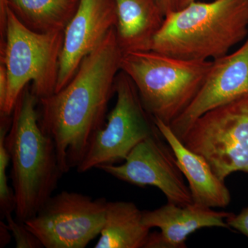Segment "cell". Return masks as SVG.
Listing matches in <instances>:
<instances>
[{"mask_svg": "<svg viewBox=\"0 0 248 248\" xmlns=\"http://www.w3.org/2000/svg\"><path fill=\"white\" fill-rule=\"evenodd\" d=\"M64 32L39 33L26 27L8 7L1 63L6 66L8 89L0 115H12L21 93L32 81L40 100L56 91Z\"/></svg>", "mask_w": 248, "mask_h": 248, "instance_id": "5b68a950", "label": "cell"}, {"mask_svg": "<svg viewBox=\"0 0 248 248\" xmlns=\"http://www.w3.org/2000/svg\"><path fill=\"white\" fill-rule=\"evenodd\" d=\"M123 54L113 28L63 89L38 100L39 122L55 143L63 174L77 169L105 124Z\"/></svg>", "mask_w": 248, "mask_h": 248, "instance_id": "6da1fadb", "label": "cell"}, {"mask_svg": "<svg viewBox=\"0 0 248 248\" xmlns=\"http://www.w3.org/2000/svg\"><path fill=\"white\" fill-rule=\"evenodd\" d=\"M226 222L230 229L232 228L248 238V207L243 209L238 215L232 213L226 218Z\"/></svg>", "mask_w": 248, "mask_h": 248, "instance_id": "d6986e66", "label": "cell"}, {"mask_svg": "<svg viewBox=\"0 0 248 248\" xmlns=\"http://www.w3.org/2000/svg\"><path fill=\"white\" fill-rule=\"evenodd\" d=\"M117 41L124 53L151 50L165 16L157 0H114Z\"/></svg>", "mask_w": 248, "mask_h": 248, "instance_id": "5bb4252c", "label": "cell"}, {"mask_svg": "<svg viewBox=\"0 0 248 248\" xmlns=\"http://www.w3.org/2000/svg\"><path fill=\"white\" fill-rule=\"evenodd\" d=\"M12 116L0 115V212L4 217L16 211V197L9 186L7 169L11 157L6 147V135L11 127Z\"/></svg>", "mask_w": 248, "mask_h": 248, "instance_id": "e0dca14e", "label": "cell"}, {"mask_svg": "<svg viewBox=\"0 0 248 248\" xmlns=\"http://www.w3.org/2000/svg\"><path fill=\"white\" fill-rule=\"evenodd\" d=\"M165 17L182 9V0H157Z\"/></svg>", "mask_w": 248, "mask_h": 248, "instance_id": "44dd1931", "label": "cell"}, {"mask_svg": "<svg viewBox=\"0 0 248 248\" xmlns=\"http://www.w3.org/2000/svg\"><path fill=\"white\" fill-rule=\"evenodd\" d=\"M212 64L151 50L124 53L121 71L133 80L147 112L170 125L200 92Z\"/></svg>", "mask_w": 248, "mask_h": 248, "instance_id": "277c9868", "label": "cell"}, {"mask_svg": "<svg viewBox=\"0 0 248 248\" xmlns=\"http://www.w3.org/2000/svg\"><path fill=\"white\" fill-rule=\"evenodd\" d=\"M13 237L16 241L17 248H44L40 240L26 226L24 223L14 218L12 214L5 217Z\"/></svg>", "mask_w": 248, "mask_h": 248, "instance_id": "ac0fdd59", "label": "cell"}, {"mask_svg": "<svg viewBox=\"0 0 248 248\" xmlns=\"http://www.w3.org/2000/svg\"><path fill=\"white\" fill-rule=\"evenodd\" d=\"M80 0H6L8 7L30 30L39 33L64 32Z\"/></svg>", "mask_w": 248, "mask_h": 248, "instance_id": "2e32d148", "label": "cell"}, {"mask_svg": "<svg viewBox=\"0 0 248 248\" xmlns=\"http://www.w3.org/2000/svg\"><path fill=\"white\" fill-rule=\"evenodd\" d=\"M182 141L223 182L234 172L248 174V95L205 112Z\"/></svg>", "mask_w": 248, "mask_h": 248, "instance_id": "8992f818", "label": "cell"}, {"mask_svg": "<svg viewBox=\"0 0 248 248\" xmlns=\"http://www.w3.org/2000/svg\"><path fill=\"white\" fill-rule=\"evenodd\" d=\"M107 201L62 191L24 224L46 248H84L100 235Z\"/></svg>", "mask_w": 248, "mask_h": 248, "instance_id": "ba28073f", "label": "cell"}, {"mask_svg": "<svg viewBox=\"0 0 248 248\" xmlns=\"http://www.w3.org/2000/svg\"><path fill=\"white\" fill-rule=\"evenodd\" d=\"M11 232L8 228L7 223L0 222V248H4L11 241Z\"/></svg>", "mask_w": 248, "mask_h": 248, "instance_id": "7402d4cb", "label": "cell"}, {"mask_svg": "<svg viewBox=\"0 0 248 248\" xmlns=\"http://www.w3.org/2000/svg\"><path fill=\"white\" fill-rule=\"evenodd\" d=\"M38 99L29 85L18 98L6 143L11 157L16 218H32L57 188L63 172L55 143L39 122Z\"/></svg>", "mask_w": 248, "mask_h": 248, "instance_id": "7a4b0ae2", "label": "cell"}, {"mask_svg": "<svg viewBox=\"0 0 248 248\" xmlns=\"http://www.w3.org/2000/svg\"><path fill=\"white\" fill-rule=\"evenodd\" d=\"M115 95V106L107 117V123L94 135L77 167L79 173L122 162L140 142L160 133L133 80L122 71L116 77Z\"/></svg>", "mask_w": 248, "mask_h": 248, "instance_id": "52a82bcc", "label": "cell"}, {"mask_svg": "<svg viewBox=\"0 0 248 248\" xmlns=\"http://www.w3.org/2000/svg\"><path fill=\"white\" fill-rule=\"evenodd\" d=\"M248 95V36L236 51L213 60L200 92L185 111L170 125L181 141L205 112Z\"/></svg>", "mask_w": 248, "mask_h": 248, "instance_id": "30bf717a", "label": "cell"}, {"mask_svg": "<svg viewBox=\"0 0 248 248\" xmlns=\"http://www.w3.org/2000/svg\"><path fill=\"white\" fill-rule=\"evenodd\" d=\"M117 23L114 0H80L64 31L55 93L71 81L82 60L102 43Z\"/></svg>", "mask_w": 248, "mask_h": 248, "instance_id": "8fae6325", "label": "cell"}, {"mask_svg": "<svg viewBox=\"0 0 248 248\" xmlns=\"http://www.w3.org/2000/svg\"><path fill=\"white\" fill-rule=\"evenodd\" d=\"M8 89V77L6 66L0 63V109L4 107Z\"/></svg>", "mask_w": 248, "mask_h": 248, "instance_id": "ffe728a7", "label": "cell"}, {"mask_svg": "<svg viewBox=\"0 0 248 248\" xmlns=\"http://www.w3.org/2000/svg\"><path fill=\"white\" fill-rule=\"evenodd\" d=\"M97 169L132 185L157 187L169 203L181 206L193 203L175 155L161 133L140 142L123 164L103 165Z\"/></svg>", "mask_w": 248, "mask_h": 248, "instance_id": "9c48e42d", "label": "cell"}, {"mask_svg": "<svg viewBox=\"0 0 248 248\" xmlns=\"http://www.w3.org/2000/svg\"><path fill=\"white\" fill-rule=\"evenodd\" d=\"M130 202H108L105 221L94 248H144L150 228Z\"/></svg>", "mask_w": 248, "mask_h": 248, "instance_id": "9a60e30c", "label": "cell"}, {"mask_svg": "<svg viewBox=\"0 0 248 248\" xmlns=\"http://www.w3.org/2000/svg\"><path fill=\"white\" fill-rule=\"evenodd\" d=\"M197 0H182V9Z\"/></svg>", "mask_w": 248, "mask_h": 248, "instance_id": "603a6c76", "label": "cell"}, {"mask_svg": "<svg viewBox=\"0 0 248 248\" xmlns=\"http://www.w3.org/2000/svg\"><path fill=\"white\" fill-rule=\"evenodd\" d=\"M153 119L163 138L172 148L178 166L188 182L193 203L209 208L228 206L231 202L229 189L214 173L206 160L186 147L170 125Z\"/></svg>", "mask_w": 248, "mask_h": 248, "instance_id": "4fadbf2b", "label": "cell"}, {"mask_svg": "<svg viewBox=\"0 0 248 248\" xmlns=\"http://www.w3.org/2000/svg\"><path fill=\"white\" fill-rule=\"evenodd\" d=\"M248 36V0L194 1L167 15L151 50L184 60L224 56Z\"/></svg>", "mask_w": 248, "mask_h": 248, "instance_id": "3957f363", "label": "cell"}, {"mask_svg": "<svg viewBox=\"0 0 248 248\" xmlns=\"http://www.w3.org/2000/svg\"><path fill=\"white\" fill-rule=\"evenodd\" d=\"M231 214L195 203L181 206L169 202L155 210H144L143 224L161 231L150 233L144 248H185L189 235L198 230L214 227L230 229L226 218Z\"/></svg>", "mask_w": 248, "mask_h": 248, "instance_id": "7c38bea8", "label": "cell"}]
</instances>
